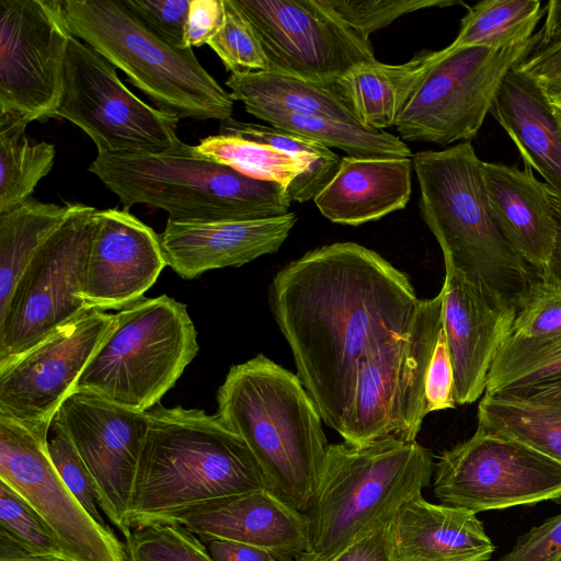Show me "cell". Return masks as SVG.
Listing matches in <instances>:
<instances>
[{
    "mask_svg": "<svg viewBox=\"0 0 561 561\" xmlns=\"http://www.w3.org/2000/svg\"><path fill=\"white\" fill-rule=\"evenodd\" d=\"M268 300L297 377L322 421L340 433L360 368L408 332L420 298L405 273L346 241L285 265L271 283Z\"/></svg>",
    "mask_w": 561,
    "mask_h": 561,
    "instance_id": "6da1fadb",
    "label": "cell"
},
{
    "mask_svg": "<svg viewBox=\"0 0 561 561\" xmlns=\"http://www.w3.org/2000/svg\"><path fill=\"white\" fill-rule=\"evenodd\" d=\"M216 399V414L251 450L266 491L305 512L329 443L297 375L257 354L230 367Z\"/></svg>",
    "mask_w": 561,
    "mask_h": 561,
    "instance_id": "7a4b0ae2",
    "label": "cell"
},
{
    "mask_svg": "<svg viewBox=\"0 0 561 561\" xmlns=\"http://www.w3.org/2000/svg\"><path fill=\"white\" fill-rule=\"evenodd\" d=\"M148 416L130 501L131 528L208 501L266 490L251 450L217 414L159 403Z\"/></svg>",
    "mask_w": 561,
    "mask_h": 561,
    "instance_id": "3957f363",
    "label": "cell"
},
{
    "mask_svg": "<svg viewBox=\"0 0 561 561\" xmlns=\"http://www.w3.org/2000/svg\"><path fill=\"white\" fill-rule=\"evenodd\" d=\"M420 210L445 266L479 280L517 309L541 274L516 251L489 204L482 162L471 144L413 156Z\"/></svg>",
    "mask_w": 561,
    "mask_h": 561,
    "instance_id": "277c9868",
    "label": "cell"
},
{
    "mask_svg": "<svg viewBox=\"0 0 561 561\" xmlns=\"http://www.w3.org/2000/svg\"><path fill=\"white\" fill-rule=\"evenodd\" d=\"M89 171L123 203L163 209L176 222L253 220L288 214L287 188L247 176L183 145L165 153H98Z\"/></svg>",
    "mask_w": 561,
    "mask_h": 561,
    "instance_id": "5b68a950",
    "label": "cell"
},
{
    "mask_svg": "<svg viewBox=\"0 0 561 561\" xmlns=\"http://www.w3.org/2000/svg\"><path fill=\"white\" fill-rule=\"evenodd\" d=\"M433 472L432 453L416 440L329 444L304 512L309 551L334 560L353 542L391 524L403 504L422 495Z\"/></svg>",
    "mask_w": 561,
    "mask_h": 561,
    "instance_id": "8992f818",
    "label": "cell"
},
{
    "mask_svg": "<svg viewBox=\"0 0 561 561\" xmlns=\"http://www.w3.org/2000/svg\"><path fill=\"white\" fill-rule=\"evenodd\" d=\"M70 33L121 69L163 113L194 121L232 117L234 100L193 48L153 34L122 0H64Z\"/></svg>",
    "mask_w": 561,
    "mask_h": 561,
    "instance_id": "52a82bcc",
    "label": "cell"
},
{
    "mask_svg": "<svg viewBox=\"0 0 561 561\" xmlns=\"http://www.w3.org/2000/svg\"><path fill=\"white\" fill-rule=\"evenodd\" d=\"M117 323L81 374L89 390L121 407L147 412L176 383L198 352L185 304L142 297L116 313Z\"/></svg>",
    "mask_w": 561,
    "mask_h": 561,
    "instance_id": "ba28073f",
    "label": "cell"
},
{
    "mask_svg": "<svg viewBox=\"0 0 561 561\" xmlns=\"http://www.w3.org/2000/svg\"><path fill=\"white\" fill-rule=\"evenodd\" d=\"M443 294L420 299L407 333L377 351L360 368L352 403L339 433L365 447L394 437L415 442L425 409V379L442 330Z\"/></svg>",
    "mask_w": 561,
    "mask_h": 561,
    "instance_id": "9c48e42d",
    "label": "cell"
},
{
    "mask_svg": "<svg viewBox=\"0 0 561 561\" xmlns=\"http://www.w3.org/2000/svg\"><path fill=\"white\" fill-rule=\"evenodd\" d=\"M96 210L69 203L62 221L22 272L0 312V366L89 309L82 287Z\"/></svg>",
    "mask_w": 561,
    "mask_h": 561,
    "instance_id": "30bf717a",
    "label": "cell"
},
{
    "mask_svg": "<svg viewBox=\"0 0 561 561\" xmlns=\"http://www.w3.org/2000/svg\"><path fill=\"white\" fill-rule=\"evenodd\" d=\"M533 41L534 36L524 45L504 49L436 50L396 121L401 139L439 146L470 141L490 113L505 76Z\"/></svg>",
    "mask_w": 561,
    "mask_h": 561,
    "instance_id": "8fae6325",
    "label": "cell"
},
{
    "mask_svg": "<svg viewBox=\"0 0 561 561\" xmlns=\"http://www.w3.org/2000/svg\"><path fill=\"white\" fill-rule=\"evenodd\" d=\"M54 118H65L82 129L98 153L159 154L183 145L176 134L179 119L136 96L108 60L73 35Z\"/></svg>",
    "mask_w": 561,
    "mask_h": 561,
    "instance_id": "7c38bea8",
    "label": "cell"
},
{
    "mask_svg": "<svg viewBox=\"0 0 561 561\" xmlns=\"http://www.w3.org/2000/svg\"><path fill=\"white\" fill-rule=\"evenodd\" d=\"M433 491L442 504L484 511L561 497V462L511 437L477 427L445 450L434 469Z\"/></svg>",
    "mask_w": 561,
    "mask_h": 561,
    "instance_id": "4fadbf2b",
    "label": "cell"
},
{
    "mask_svg": "<svg viewBox=\"0 0 561 561\" xmlns=\"http://www.w3.org/2000/svg\"><path fill=\"white\" fill-rule=\"evenodd\" d=\"M71 36L60 0H0V114L54 117Z\"/></svg>",
    "mask_w": 561,
    "mask_h": 561,
    "instance_id": "5bb4252c",
    "label": "cell"
},
{
    "mask_svg": "<svg viewBox=\"0 0 561 561\" xmlns=\"http://www.w3.org/2000/svg\"><path fill=\"white\" fill-rule=\"evenodd\" d=\"M250 20L268 71L332 83L354 66L375 60L365 39L321 0H234Z\"/></svg>",
    "mask_w": 561,
    "mask_h": 561,
    "instance_id": "9a60e30c",
    "label": "cell"
},
{
    "mask_svg": "<svg viewBox=\"0 0 561 561\" xmlns=\"http://www.w3.org/2000/svg\"><path fill=\"white\" fill-rule=\"evenodd\" d=\"M47 436L48 431L0 415V481L45 520L67 561H126L124 543L89 515L58 474Z\"/></svg>",
    "mask_w": 561,
    "mask_h": 561,
    "instance_id": "2e32d148",
    "label": "cell"
},
{
    "mask_svg": "<svg viewBox=\"0 0 561 561\" xmlns=\"http://www.w3.org/2000/svg\"><path fill=\"white\" fill-rule=\"evenodd\" d=\"M116 323V313L88 309L0 366V415L49 431L59 407Z\"/></svg>",
    "mask_w": 561,
    "mask_h": 561,
    "instance_id": "e0dca14e",
    "label": "cell"
},
{
    "mask_svg": "<svg viewBox=\"0 0 561 561\" xmlns=\"http://www.w3.org/2000/svg\"><path fill=\"white\" fill-rule=\"evenodd\" d=\"M85 463L98 503L127 538L138 460L148 430L147 412L115 404L89 390H75L54 417Z\"/></svg>",
    "mask_w": 561,
    "mask_h": 561,
    "instance_id": "ac0fdd59",
    "label": "cell"
},
{
    "mask_svg": "<svg viewBox=\"0 0 561 561\" xmlns=\"http://www.w3.org/2000/svg\"><path fill=\"white\" fill-rule=\"evenodd\" d=\"M440 291L455 400L458 404H470L485 392L492 365L511 335L516 308L451 266H445Z\"/></svg>",
    "mask_w": 561,
    "mask_h": 561,
    "instance_id": "d6986e66",
    "label": "cell"
},
{
    "mask_svg": "<svg viewBox=\"0 0 561 561\" xmlns=\"http://www.w3.org/2000/svg\"><path fill=\"white\" fill-rule=\"evenodd\" d=\"M167 262L159 234L127 209L96 210L82 287L89 309L122 310L141 299Z\"/></svg>",
    "mask_w": 561,
    "mask_h": 561,
    "instance_id": "ffe728a7",
    "label": "cell"
},
{
    "mask_svg": "<svg viewBox=\"0 0 561 561\" xmlns=\"http://www.w3.org/2000/svg\"><path fill=\"white\" fill-rule=\"evenodd\" d=\"M156 522L180 524L206 543L222 539L254 546L274 561H294L309 551L306 514L266 490L201 503Z\"/></svg>",
    "mask_w": 561,
    "mask_h": 561,
    "instance_id": "44dd1931",
    "label": "cell"
},
{
    "mask_svg": "<svg viewBox=\"0 0 561 561\" xmlns=\"http://www.w3.org/2000/svg\"><path fill=\"white\" fill-rule=\"evenodd\" d=\"M296 220L293 211L253 220L176 222L168 219L159 238L167 266L181 278L193 279L210 270L238 267L275 253Z\"/></svg>",
    "mask_w": 561,
    "mask_h": 561,
    "instance_id": "7402d4cb",
    "label": "cell"
},
{
    "mask_svg": "<svg viewBox=\"0 0 561 561\" xmlns=\"http://www.w3.org/2000/svg\"><path fill=\"white\" fill-rule=\"evenodd\" d=\"M411 158H341L333 179L313 198L334 224L359 226L403 209L412 192Z\"/></svg>",
    "mask_w": 561,
    "mask_h": 561,
    "instance_id": "603a6c76",
    "label": "cell"
},
{
    "mask_svg": "<svg viewBox=\"0 0 561 561\" xmlns=\"http://www.w3.org/2000/svg\"><path fill=\"white\" fill-rule=\"evenodd\" d=\"M482 179L494 217L519 255L541 275L556 240V221L545 183L531 169L482 162Z\"/></svg>",
    "mask_w": 561,
    "mask_h": 561,
    "instance_id": "cb8c5ba5",
    "label": "cell"
},
{
    "mask_svg": "<svg viewBox=\"0 0 561 561\" xmlns=\"http://www.w3.org/2000/svg\"><path fill=\"white\" fill-rule=\"evenodd\" d=\"M392 528L397 561H489L495 551L477 514L422 495L402 505Z\"/></svg>",
    "mask_w": 561,
    "mask_h": 561,
    "instance_id": "d4e9b609",
    "label": "cell"
},
{
    "mask_svg": "<svg viewBox=\"0 0 561 561\" xmlns=\"http://www.w3.org/2000/svg\"><path fill=\"white\" fill-rule=\"evenodd\" d=\"M515 66L505 76L490 113L515 144L525 167L561 193V123L537 80Z\"/></svg>",
    "mask_w": 561,
    "mask_h": 561,
    "instance_id": "484cf974",
    "label": "cell"
},
{
    "mask_svg": "<svg viewBox=\"0 0 561 561\" xmlns=\"http://www.w3.org/2000/svg\"><path fill=\"white\" fill-rule=\"evenodd\" d=\"M435 55L436 50L423 49L404 64L362 62L331 84L362 126L383 130L396 125Z\"/></svg>",
    "mask_w": 561,
    "mask_h": 561,
    "instance_id": "4316f807",
    "label": "cell"
},
{
    "mask_svg": "<svg viewBox=\"0 0 561 561\" xmlns=\"http://www.w3.org/2000/svg\"><path fill=\"white\" fill-rule=\"evenodd\" d=\"M245 111L268 125L356 158H412L409 146L398 136L341 121L295 113L278 106L250 104Z\"/></svg>",
    "mask_w": 561,
    "mask_h": 561,
    "instance_id": "83f0119b",
    "label": "cell"
},
{
    "mask_svg": "<svg viewBox=\"0 0 561 561\" xmlns=\"http://www.w3.org/2000/svg\"><path fill=\"white\" fill-rule=\"evenodd\" d=\"M233 100L243 106L266 104L295 113L323 116L362 126L331 83L273 72L230 73L226 80Z\"/></svg>",
    "mask_w": 561,
    "mask_h": 561,
    "instance_id": "f1b7e54d",
    "label": "cell"
},
{
    "mask_svg": "<svg viewBox=\"0 0 561 561\" xmlns=\"http://www.w3.org/2000/svg\"><path fill=\"white\" fill-rule=\"evenodd\" d=\"M478 427L519 440L561 462V402L483 394Z\"/></svg>",
    "mask_w": 561,
    "mask_h": 561,
    "instance_id": "f546056e",
    "label": "cell"
},
{
    "mask_svg": "<svg viewBox=\"0 0 561 561\" xmlns=\"http://www.w3.org/2000/svg\"><path fill=\"white\" fill-rule=\"evenodd\" d=\"M68 209L69 203L56 205L28 199L0 214V312L32 256Z\"/></svg>",
    "mask_w": 561,
    "mask_h": 561,
    "instance_id": "4dcf8cb0",
    "label": "cell"
},
{
    "mask_svg": "<svg viewBox=\"0 0 561 561\" xmlns=\"http://www.w3.org/2000/svg\"><path fill=\"white\" fill-rule=\"evenodd\" d=\"M27 125L21 117L0 114V214L31 199L54 165L55 146L32 140Z\"/></svg>",
    "mask_w": 561,
    "mask_h": 561,
    "instance_id": "1f68e13d",
    "label": "cell"
},
{
    "mask_svg": "<svg viewBox=\"0 0 561 561\" xmlns=\"http://www.w3.org/2000/svg\"><path fill=\"white\" fill-rule=\"evenodd\" d=\"M220 123L219 134L271 146L301 163L304 172L287 187L291 201H313L337 172L341 158L330 148L307 137L271 125L241 122L232 117Z\"/></svg>",
    "mask_w": 561,
    "mask_h": 561,
    "instance_id": "d6a6232c",
    "label": "cell"
},
{
    "mask_svg": "<svg viewBox=\"0 0 561 561\" xmlns=\"http://www.w3.org/2000/svg\"><path fill=\"white\" fill-rule=\"evenodd\" d=\"M543 12L539 0L481 1L468 8L458 35L445 49L476 46L504 49L524 45L533 38Z\"/></svg>",
    "mask_w": 561,
    "mask_h": 561,
    "instance_id": "836d02e7",
    "label": "cell"
},
{
    "mask_svg": "<svg viewBox=\"0 0 561 561\" xmlns=\"http://www.w3.org/2000/svg\"><path fill=\"white\" fill-rule=\"evenodd\" d=\"M561 375V331L508 337L490 370L484 394L528 386Z\"/></svg>",
    "mask_w": 561,
    "mask_h": 561,
    "instance_id": "e575fe53",
    "label": "cell"
},
{
    "mask_svg": "<svg viewBox=\"0 0 561 561\" xmlns=\"http://www.w3.org/2000/svg\"><path fill=\"white\" fill-rule=\"evenodd\" d=\"M196 151L217 163L263 181L277 182L286 188L304 172L301 163L271 146L231 135H213L195 146Z\"/></svg>",
    "mask_w": 561,
    "mask_h": 561,
    "instance_id": "d590c367",
    "label": "cell"
},
{
    "mask_svg": "<svg viewBox=\"0 0 561 561\" xmlns=\"http://www.w3.org/2000/svg\"><path fill=\"white\" fill-rule=\"evenodd\" d=\"M124 546L126 561H215L196 535L171 522L133 527Z\"/></svg>",
    "mask_w": 561,
    "mask_h": 561,
    "instance_id": "8d00e7d4",
    "label": "cell"
},
{
    "mask_svg": "<svg viewBox=\"0 0 561 561\" xmlns=\"http://www.w3.org/2000/svg\"><path fill=\"white\" fill-rule=\"evenodd\" d=\"M224 21L208 46L231 73L268 71V61L250 20L234 0H224Z\"/></svg>",
    "mask_w": 561,
    "mask_h": 561,
    "instance_id": "74e56055",
    "label": "cell"
},
{
    "mask_svg": "<svg viewBox=\"0 0 561 561\" xmlns=\"http://www.w3.org/2000/svg\"><path fill=\"white\" fill-rule=\"evenodd\" d=\"M0 529L33 553L66 560L54 531L13 489L0 481Z\"/></svg>",
    "mask_w": 561,
    "mask_h": 561,
    "instance_id": "f35d334b",
    "label": "cell"
},
{
    "mask_svg": "<svg viewBox=\"0 0 561 561\" xmlns=\"http://www.w3.org/2000/svg\"><path fill=\"white\" fill-rule=\"evenodd\" d=\"M322 3L365 39L400 16L433 7L463 4L458 0H321Z\"/></svg>",
    "mask_w": 561,
    "mask_h": 561,
    "instance_id": "ab89813d",
    "label": "cell"
},
{
    "mask_svg": "<svg viewBox=\"0 0 561 561\" xmlns=\"http://www.w3.org/2000/svg\"><path fill=\"white\" fill-rule=\"evenodd\" d=\"M47 449L58 474L89 515L107 526L98 508V493L93 479L75 445L54 419L47 436Z\"/></svg>",
    "mask_w": 561,
    "mask_h": 561,
    "instance_id": "60d3db41",
    "label": "cell"
},
{
    "mask_svg": "<svg viewBox=\"0 0 561 561\" xmlns=\"http://www.w3.org/2000/svg\"><path fill=\"white\" fill-rule=\"evenodd\" d=\"M561 331V283L541 275L516 311L508 337H531Z\"/></svg>",
    "mask_w": 561,
    "mask_h": 561,
    "instance_id": "b9f144b4",
    "label": "cell"
},
{
    "mask_svg": "<svg viewBox=\"0 0 561 561\" xmlns=\"http://www.w3.org/2000/svg\"><path fill=\"white\" fill-rule=\"evenodd\" d=\"M153 34L171 45L184 48V31L191 0H122Z\"/></svg>",
    "mask_w": 561,
    "mask_h": 561,
    "instance_id": "7bdbcfd3",
    "label": "cell"
},
{
    "mask_svg": "<svg viewBox=\"0 0 561 561\" xmlns=\"http://www.w3.org/2000/svg\"><path fill=\"white\" fill-rule=\"evenodd\" d=\"M456 404L454 369L442 327L426 374L425 409L428 414L454 409Z\"/></svg>",
    "mask_w": 561,
    "mask_h": 561,
    "instance_id": "ee69618b",
    "label": "cell"
},
{
    "mask_svg": "<svg viewBox=\"0 0 561 561\" xmlns=\"http://www.w3.org/2000/svg\"><path fill=\"white\" fill-rule=\"evenodd\" d=\"M499 561H561V514L520 536Z\"/></svg>",
    "mask_w": 561,
    "mask_h": 561,
    "instance_id": "f6af8a7d",
    "label": "cell"
},
{
    "mask_svg": "<svg viewBox=\"0 0 561 561\" xmlns=\"http://www.w3.org/2000/svg\"><path fill=\"white\" fill-rule=\"evenodd\" d=\"M224 14V0H191L184 31L185 47L207 45L221 27Z\"/></svg>",
    "mask_w": 561,
    "mask_h": 561,
    "instance_id": "bcb514c9",
    "label": "cell"
},
{
    "mask_svg": "<svg viewBox=\"0 0 561 561\" xmlns=\"http://www.w3.org/2000/svg\"><path fill=\"white\" fill-rule=\"evenodd\" d=\"M333 561H397L392 523L353 542Z\"/></svg>",
    "mask_w": 561,
    "mask_h": 561,
    "instance_id": "7dc6e473",
    "label": "cell"
},
{
    "mask_svg": "<svg viewBox=\"0 0 561 561\" xmlns=\"http://www.w3.org/2000/svg\"><path fill=\"white\" fill-rule=\"evenodd\" d=\"M536 39L535 34L533 45L515 67L536 80L561 76V39L542 46Z\"/></svg>",
    "mask_w": 561,
    "mask_h": 561,
    "instance_id": "c3c4849f",
    "label": "cell"
},
{
    "mask_svg": "<svg viewBox=\"0 0 561 561\" xmlns=\"http://www.w3.org/2000/svg\"><path fill=\"white\" fill-rule=\"evenodd\" d=\"M207 543L215 561H274L265 550L247 543L222 539H213Z\"/></svg>",
    "mask_w": 561,
    "mask_h": 561,
    "instance_id": "681fc988",
    "label": "cell"
},
{
    "mask_svg": "<svg viewBox=\"0 0 561 561\" xmlns=\"http://www.w3.org/2000/svg\"><path fill=\"white\" fill-rule=\"evenodd\" d=\"M500 393L527 400L561 402V375Z\"/></svg>",
    "mask_w": 561,
    "mask_h": 561,
    "instance_id": "f907efd6",
    "label": "cell"
},
{
    "mask_svg": "<svg viewBox=\"0 0 561 561\" xmlns=\"http://www.w3.org/2000/svg\"><path fill=\"white\" fill-rule=\"evenodd\" d=\"M546 193L552 207L556 221V240L545 277L561 283V193L545 183Z\"/></svg>",
    "mask_w": 561,
    "mask_h": 561,
    "instance_id": "816d5d0a",
    "label": "cell"
},
{
    "mask_svg": "<svg viewBox=\"0 0 561 561\" xmlns=\"http://www.w3.org/2000/svg\"><path fill=\"white\" fill-rule=\"evenodd\" d=\"M0 561H65L33 553L21 542L0 529Z\"/></svg>",
    "mask_w": 561,
    "mask_h": 561,
    "instance_id": "f5cc1de1",
    "label": "cell"
},
{
    "mask_svg": "<svg viewBox=\"0 0 561 561\" xmlns=\"http://www.w3.org/2000/svg\"><path fill=\"white\" fill-rule=\"evenodd\" d=\"M546 21L536 34L537 45H548L561 39V1L551 0L546 5Z\"/></svg>",
    "mask_w": 561,
    "mask_h": 561,
    "instance_id": "db71d44e",
    "label": "cell"
},
{
    "mask_svg": "<svg viewBox=\"0 0 561 561\" xmlns=\"http://www.w3.org/2000/svg\"><path fill=\"white\" fill-rule=\"evenodd\" d=\"M550 104L561 111V76L537 80Z\"/></svg>",
    "mask_w": 561,
    "mask_h": 561,
    "instance_id": "11a10c76",
    "label": "cell"
},
{
    "mask_svg": "<svg viewBox=\"0 0 561 561\" xmlns=\"http://www.w3.org/2000/svg\"><path fill=\"white\" fill-rule=\"evenodd\" d=\"M294 561H333V559H328L311 551H307L296 558Z\"/></svg>",
    "mask_w": 561,
    "mask_h": 561,
    "instance_id": "9f6ffc18",
    "label": "cell"
},
{
    "mask_svg": "<svg viewBox=\"0 0 561 561\" xmlns=\"http://www.w3.org/2000/svg\"><path fill=\"white\" fill-rule=\"evenodd\" d=\"M553 108H554V107H553ZM554 111H556V115H557L558 119H559V121H560V123H561V111L556 110V108H554Z\"/></svg>",
    "mask_w": 561,
    "mask_h": 561,
    "instance_id": "6f0895ef",
    "label": "cell"
}]
</instances>
